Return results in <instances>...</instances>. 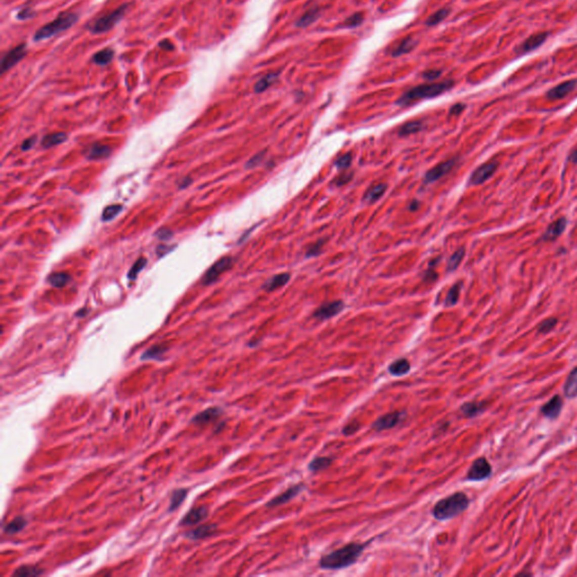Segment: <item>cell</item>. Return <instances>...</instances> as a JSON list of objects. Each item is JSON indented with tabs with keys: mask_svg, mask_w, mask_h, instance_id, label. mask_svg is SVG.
<instances>
[{
	"mask_svg": "<svg viewBox=\"0 0 577 577\" xmlns=\"http://www.w3.org/2000/svg\"><path fill=\"white\" fill-rule=\"evenodd\" d=\"M351 179H352V172H351V174H343V175H341V176H338L337 179L335 180L334 183L336 184L337 186H342V185H344V184H346L347 182L351 181Z\"/></svg>",
	"mask_w": 577,
	"mask_h": 577,
	"instance_id": "obj_51",
	"label": "cell"
},
{
	"mask_svg": "<svg viewBox=\"0 0 577 577\" xmlns=\"http://www.w3.org/2000/svg\"><path fill=\"white\" fill-rule=\"evenodd\" d=\"M36 140H37V137H36V136H33V137H31V138H28V139H26L25 141L23 142L22 150H23V151H26V150L32 149V148L34 147V145L36 144Z\"/></svg>",
	"mask_w": 577,
	"mask_h": 577,
	"instance_id": "obj_50",
	"label": "cell"
},
{
	"mask_svg": "<svg viewBox=\"0 0 577 577\" xmlns=\"http://www.w3.org/2000/svg\"><path fill=\"white\" fill-rule=\"evenodd\" d=\"M567 226V221L565 218H560L556 220L554 224H551L548 229L546 230L544 235V240H555L557 237L560 236L564 233V230Z\"/></svg>",
	"mask_w": 577,
	"mask_h": 577,
	"instance_id": "obj_20",
	"label": "cell"
},
{
	"mask_svg": "<svg viewBox=\"0 0 577 577\" xmlns=\"http://www.w3.org/2000/svg\"><path fill=\"white\" fill-rule=\"evenodd\" d=\"M359 428V426L355 425V424H347L346 426L344 427V434H353L355 431H357Z\"/></svg>",
	"mask_w": 577,
	"mask_h": 577,
	"instance_id": "obj_56",
	"label": "cell"
},
{
	"mask_svg": "<svg viewBox=\"0 0 577 577\" xmlns=\"http://www.w3.org/2000/svg\"><path fill=\"white\" fill-rule=\"evenodd\" d=\"M302 490H303V487L301 485H297V486L291 487V488H289L288 491H285L284 493H282V494L276 496L275 499H273L272 501H270L268 503V506L269 507H274V506L283 505V504H285V503H288L292 499H294V497L297 496Z\"/></svg>",
	"mask_w": 577,
	"mask_h": 577,
	"instance_id": "obj_18",
	"label": "cell"
},
{
	"mask_svg": "<svg viewBox=\"0 0 577 577\" xmlns=\"http://www.w3.org/2000/svg\"><path fill=\"white\" fill-rule=\"evenodd\" d=\"M126 11H127V5H122V6L115 9L114 12L96 19L90 27L91 32L93 34H102L110 31V29H112L118 22L121 21L123 16L125 15Z\"/></svg>",
	"mask_w": 577,
	"mask_h": 577,
	"instance_id": "obj_5",
	"label": "cell"
},
{
	"mask_svg": "<svg viewBox=\"0 0 577 577\" xmlns=\"http://www.w3.org/2000/svg\"><path fill=\"white\" fill-rule=\"evenodd\" d=\"M34 15L32 9L26 8V9H23V11L18 14V18L19 19H27V18H31Z\"/></svg>",
	"mask_w": 577,
	"mask_h": 577,
	"instance_id": "obj_54",
	"label": "cell"
},
{
	"mask_svg": "<svg viewBox=\"0 0 577 577\" xmlns=\"http://www.w3.org/2000/svg\"><path fill=\"white\" fill-rule=\"evenodd\" d=\"M557 325V319L556 318H550V319H546L545 322H542L539 326V333L541 334H547L549 333L550 330H552L555 328V326Z\"/></svg>",
	"mask_w": 577,
	"mask_h": 577,
	"instance_id": "obj_45",
	"label": "cell"
},
{
	"mask_svg": "<svg viewBox=\"0 0 577 577\" xmlns=\"http://www.w3.org/2000/svg\"><path fill=\"white\" fill-rule=\"evenodd\" d=\"M433 268L434 266L431 265V269H428L425 272V275H424V280H425L426 282H433V281H435L437 279V274L434 272Z\"/></svg>",
	"mask_w": 577,
	"mask_h": 577,
	"instance_id": "obj_52",
	"label": "cell"
},
{
	"mask_svg": "<svg viewBox=\"0 0 577 577\" xmlns=\"http://www.w3.org/2000/svg\"><path fill=\"white\" fill-rule=\"evenodd\" d=\"M364 21V16L362 13H355L351 16H348L346 19H345V22L343 23V27H346V28H354V27H359Z\"/></svg>",
	"mask_w": 577,
	"mask_h": 577,
	"instance_id": "obj_42",
	"label": "cell"
},
{
	"mask_svg": "<svg viewBox=\"0 0 577 577\" xmlns=\"http://www.w3.org/2000/svg\"><path fill=\"white\" fill-rule=\"evenodd\" d=\"M565 396L568 398L577 397V367L570 372L564 386Z\"/></svg>",
	"mask_w": 577,
	"mask_h": 577,
	"instance_id": "obj_28",
	"label": "cell"
},
{
	"mask_svg": "<svg viewBox=\"0 0 577 577\" xmlns=\"http://www.w3.org/2000/svg\"><path fill=\"white\" fill-rule=\"evenodd\" d=\"M291 279V276L289 273H281L278 275H274L273 278H271L269 281H266L265 284H264V290L268 291V292H272L274 290H278L280 288L284 287L285 284H287Z\"/></svg>",
	"mask_w": 577,
	"mask_h": 577,
	"instance_id": "obj_21",
	"label": "cell"
},
{
	"mask_svg": "<svg viewBox=\"0 0 577 577\" xmlns=\"http://www.w3.org/2000/svg\"><path fill=\"white\" fill-rule=\"evenodd\" d=\"M492 467L485 458H479L472 463L469 471L467 473V479L472 481L484 480L491 476Z\"/></svg>",
	"mask_w": 577,
	"mask_h": 577,
	"instance_id": "obj_7",
	"label": "cell"
},
{
	"mask_svg": "<svg viewBox=\"0 0 577 577\" xmlns=\"http://www.w3.org/2000/svg\"><path fill=\"white\" fill-rule=\"evenodd\" d=\"M485 408H486L485 403H477V402L467 403V404H463L462 405L461 413L466 417H473V416H477L478 414L484 412Z\"/></svg>",
	"mask_w": 577,
	"mask_h": 577,
	"instance_id": "obj_29",
	"label": "cell"
},
{
	"mask_svg": "<svg viewBox=\"0 0 577 577\" xmlns=\"http://www.w3.org/2000/svg\"><path fill=\"white\" fill-rule=\"evenodd\" d=\"M441 73H442V71H441V70H437V69H430V70L424 71L422 77H423L424 79H425V80L433 81V80H435V79H437L438 77H440Z\"/></svg>",
	"mask_w": 577,
	"mask_h": 577,
	"instance_id": "obj_49",
	"label": "cell"
},
{
	"mask_svg": "<svg viewBox=\"0 0 577 577\" xmlns=\"http://www.w3.org/2000/svg\"><path fill=\"white\" fill-rule=\"evenodd\" d=\"M233 264H234V259L231 257H224L219 259L218 262H215L208 271H206L203 279H202V284L203 285L212 284L215 280H218L220 278L221 274L231 269Z\"/></svg>",
	"mask_w": 577,
	"mask_h": 577,
	"instance_id": "obj_6",
	"label": "cell"
},
{
	"mask_svg": "<svg viewBox=\"0 0 577 577\" xmlns=\"http://www.w3.org/2000/svg\"><path fill=\"white\" fill-rule=\"evenodd\" d=\"M208 516V509L205 506L195 507V509L191 510L182 520V525H194L197 523H201L202 521L206 519Z\"/></svg>",
	"mask_w": 577,
	"mask_h": 577,
	"instance_id": "obj_16",
	"label": "cell"
},
{
	"mask_svg": "<svg viewBox=\"0 0 577 577\" xmlns=\"http://www.w3.org/2000/svg\"><path fill=\"white\" fill-rule=\"evenodd\" d=\"M469 506V499L465 493L458 492L451 496L438 501L433 509V515L440 521H447L461 514Z\"/></svg>",
	"mask_w": 577,
	"mask_h": 577,
	"instance_id": "obj_3",
	"label": "cell"
},
{
	"mask_svg": "<svg viewBox=\"0 0 577 577\" xmlns=\"http://www.w3.org/2000/svg\"><path fill=\"white\" fill-rule=\"evenodd\" d=\"M465 254H466V250L463 248H460L459 250H457L456 253L451 256L450 259H449V262H448V271L449 272H452V271H455L458 269V266L460 265L463 257H465Z\"/></svg>",
	"mask_w": 577,
	"mask_h": 577,
	"instance_id": "obj_41",
	"label": "cell"
},
{
	"mask_svg": "<svg viewBox=\"0 0 577 577\" xmlns=\"http://www.w3.org/2000/svg\"><path fill=\"white\" fill-rule=\"evenodd\" d=\"M333 460L328 457H318L309 463V470L310 471H319L326 469L327 467L332 465Z\"/></svg>",
	"mask_w": 577,
	"mask_h": 577,
	"instance_id": "obj_37",
	"label": "cell"
},
{
	"mask_svg": "<svg viewBox=\"0 0 577 577\" xmlns=\"http://www.w3.org/2000/svg\"><path fill=\"white\" fill-rule=\"evenodd\" d=\"M77 22H78V15L76 13L72 12L62 13L59 15L54 21L39 28L35 33V35H34V41H43V39L56 36L57 34L61 33L63 31H67L68 28L72 27Z\"/></svg>",
	"mask_w": 577,
	"mask_h": 577,
	"instance_id": "obj_4",
	"label": "cell"
},
{
	"mask_svg": "<svg viewBox=\"0 0 577 577\" xmlns=\"http://www.w3.org/2000/svg\"><path fill=\"white\" fill-rule=\"evenodd\" d=\"M113 59H114V51H113V49L111 48H106V49H103L100 52H97L95 56L93 57V61L96 63V65H100V66H106L108 63H111Z\"/></svg>",
	"mask_w": 577,
	"mask_h": 577,
	"instance_id": "obj_33",
	"label": "cell"
},
{
	"mask_svg": "<svg viewBox=\"0 0 577 577\" xmlns=\"http://www.w3.org/2000/svg\"><path fill=\"white\" fill-rule=\"evenodd\" d=\"M221 414H223V409H220L218 407H212L209 409H205V411L201 412L200 414H197L193 420H192V422L197 424V425H204V424H209L218 420V418L221 416Z\"/></svg>",
	"mask_w": 577,
	"mask_h": 577,
	"instance_id": "obj_17",
	"label": "cell"
},
{
	"mask_svg": "<svg viewBox=\"0 0 577 577\" xmlns=\"http://www.w3.org/2000/svg\"><path fill=\"white\" fill-rule=\"evenodd\" d=\"M387 191V185L386 184H378L376 186H372L371 189H370L366 195H364V202H367V203H374V202H377L381 199L383 196V194L386 193Z\"/></svg>",
	"mask_w": 577,
	"mask_h": 577,
	"instance_id": "obj_27",
	"label": "cell"
},
{
	"mask_svg": "<svg viewBox=\"0 0 577 577\" xmlns=\"http://www.w3.org/2000/svg\"><path fill=\"white\" fill-rule=\"evenodd\" d=\"M418 206H420V203H418V202H417V201H413V202H412V203H411V204H409V206H408V209H409V210H411V211H416V210H417V209H418Z\"/></svg>",
	"mask_w": 577,
	"mask_h": 577,
	"instance_id": "obj_58",
	"label": "cell"
},
{
	"mask_svg": "<svg viewBox=\"0 0 577 577\" xmlns=\"http://www.w3.org/2000/svg\"><path fill=\"white\" fill-rule=\"evenodd\" d=\"M576 85H577V80H575V79L565 81L558 86L551 88V90L547 93V97L551 101L561 100V98H564L566 95H568L571 91H574Z\"/></svg>",
	"mask_w": 577,
	"mask_h": 577,
	"instance_id": "obj_14",
	"label": "cell"
},
{
	"mask_svg": "<svg viewBox=\"0 0 577 577\" xmlns=\"http://www.w3.org/2000/svg\"><path fill=\"white\" fill-rule=\"evenodd\" d=\"M450 12L451 11L449 8H442V9H440V11H437L434 14H432L431 16L426 19L425 24L430 27L435 26V25H437V24H440L441 22L445 21L449 15H450Z\"/></svg>",
	"mask_w": 577,
	"mask_h": 577,
	"instance_id": "obj_34",
	"label": "cell"
},
{
	"mask_svg": "<svg viewBox=\"0 0 577 577\" xmlns=\"http://www.w3.org/2000/svg\"><path fill=\"white\" fill-rule=\"evenodd\" d=\"M41 574H43V571L41 569H38L37 567L23 566V567H21V568H18L16 571H15L14 576L25 577V576H36V575H41Z\"/></svg>",
	"mask_w": 577,
	"mask_h": 577,
	"instance_id": "obj_43",
	"label": "cell"
},
{
	"mask_svg": "<svg viewBox=\"0 0 577 577\" xmlns=\"http://www.w3.org/2000/svg\"><path fill=\"white\" fill-rule=\"evenodd\" d=\"M417 43H418V41L414 37L409 36V37L404 38L403 41L398 44V46L394 47L390 51V56L397 58V57L404 56V54H406V53L412 52L414 49L417 47Z\"/></svg>",
	"mask_w": 577,
	"mask_h": 577,
	"instance_id": "obj_19",
	"label": "cell"
},
{
	"mask_svg": "<svg viewBox=\"0 0 577 577\" xmlns=\"http://www.w3.org/2000/svg\"><path fill=\"white\" fill-rule=\"evenodd\" d=\"M26 524H27V521H26L25 517H23V516L15 517L14 520H12L11 522H8V523L5 525L4 532L7 535H15V534H17V532H21L24 527L26 526Z\"/></svg>",
	"mask_w": 577,
	"mask_h": 577,
	"instance_id": "obj_30",
	"label": "cell"
},
{
	"mask_svg": "<svg viewBox=\"0 0 577 577\" xmlns=\"http://www.w3.org/2000/svg\"><path fill=\"white\" fill-rule=\"evenodd\" d=\"M364 548H366V545L363 544H348L324 556L320 559L319 565L323 569L346 568V567L357 563L360 556L363 554Z\"/></svg>",
	"mask_w": 577,
	"mask_h": 577,
	"instance_id": "obj_1",
	"label": "cell"
},
{
	"mask_svg": "<svg viewBox=\"0 0 577 577\" xmlns=\"http://www.w3.org/2000/svg\"><path fill=\"white\" fill-rule=\"evenodd\" d=\"M186 495H187V490H183V488L172 492L171 499H170L169 511H175V510L179 509L182 503L185 501Z\"/></svg>",
	"mask_w": 577,
	"mask_h": 577,
	"instance_id": "obj_36",
	"label": "cell"
},
{
	"mask_svg": "<svg viewBox=\"0 0 577 577\" xmlns=\"http://www.w3.org/2000/svg\"><path fill=\"white\" fill-rule=\"evenodd\" d=\"M465 107H466V106L463 105V104H456V105H453V106L451 107V110H450V115H458V114H460V113H461L463 110H465Z\"/></svg>",
	"mask_w": 577,
	"mask_h": 577,
	"instance_id": "obj_55",
	"label": "cell"
},
{
	"mask_svg": "<svg viewBox=\"0 0 577 577\" xmlns=\"http://www.w3.org/2000/svg\"><path fill=\"white\" fill-rule=\"evenodd\" d=\"M453 86H455V81L453 80L423 83V85H418L408 90L399 98L396 104L399 106H408L418 101L431 100V98L437 97L446 92L450 91Z\"/></svg>",
	"mask_w": 577,
	"mask_h": 577,
	"instance_id": "obj_2",
	"label": "cell"
},
{
	"mask_svg": "<svg viewBox=\"0 0 577 577\" xmlns=\"http://www.w3.org/2000/svg\"><path fill=\"white\" fill-rule=\"evenodd\" d=\"M548 35H549L548 32L534 34V35H531L529 38H526L525 42L521 44L520 49L517 50V52L527 53L530 51L536 50V49H538L539 47H541L542 44L546 42V39L548 38Z\"/></svg>",
	"mask_w": 577,
	"mask_h": 577,
	"instance_id": "obj_13",
	"label": "cell"
},
{
	"mask_svg": "<svg viewBox=\"0 0 577 577\" xmlns=\"http://www.w3.org/2000/svg\"><path fill=\"white\" fill-rule=\"evenodd\" d=\"M569 160L573 161V162H577V150L573 151L569 156Z\"/></svg>",
	"mask_w": 577,
	"mask_h": 577,
	"instance_id": "obj_59",
	"label": "cell"
},
{
	"mask_svg": "<svg viewBox=\"0 0 577 577\" xmlns=\"http://www.w3.org/2000/svg\"><path fill=\"white\" fill-rule=\"evenodd\" d=\"M265 154H266V151L264 150V151L258 152L257 155H255V156H254L253 158H251V159L247 162V164H246V168H254V167L258 166V165L260 164V162H262V161L264 160Z\"/></svg>",
	"mask_w": 577,
	"mask_h": 577,
	"instance_id": "obj_48",
	"label": "cell"
},
{
	"mask_svg": "<svg viewBox=\"0 0 577 577\" xmlns=\"http://www.w3.org/2000/svg\"><path fill=\"white\" fill-rule=\"evenodd\" d=\"M457 162V159H450V160H447V161H443L441 164L436 165L434 168H432L431 170H428L426 174H425V183H434V182L438 181L440 179H442L443 176L447 175L448 172H450L452 170L453 167H455Z\"/></svg>",
	"mask_w": 577,
	"mask_h": 577,
	"instance_id": "obj_11",
	"label": "cell"
},
{
	"mask_svg": "<svg viewBox=\"0 0 577 577\" xmlns=\"http://www.w3.org/2000/svg\"><path fill=\"white\" fill-rule=\"evenodd\" d=\"M70 281H71L70 275L67 274V273H63V272L52 273L48 278V283L52 285V287H54V288L66 287V285L70 282Z\"/></svg>",
	"mask_w": 577,
	"mask_h": 577,
	"instance_id": "obj_32",
	"label": "cell"
},
{
	"mask_svg": "<svg viewBox=\"0 0 577 577\" xmlns=\"http://www.w3.org/2000/svg\"><path fill=\"white\" fill-rule=\"evenodd\" d=\"M156 236H157L158 238H159L160 240H167V239H169L170 237L172 236V233H171L170 230H168V229H160V230L158 231V233L156 234Z\"/></svg>",
	"mask_w": 577,
	"mask_h": 577,
	"instance_id": "obj_53",
	"label": "cell"
},
{
	"mask_svg": "<svg viewBox=\"0 0 577 577\" xmlns=\"http://www.w3.org/2000/svg\"><path fill=\"white\" fill-rule=\"evenodd\" d=\"M325 243H326V240L322 239V240H318L316 244L310 246L308 251H307V257H313V256L319 255L320 251H322L323 246L325 245Z\"/></svg>",
	"mask_w": 577,
	"mask_h": 577,
	"instance_id": "obj_47",
	"label": "cell"
},
{
	"mask_svg": "<svg viewBox=\"0 0 577 577\" xmlns=\"http://www.w3.org/2000/svg\"><path fill=\"white\" fill-rule=\"evenodd\" d=\"M111 154H112V148L111 147H108L106 145L96 144V145H93L90 149H88L87 158L88 159H92V160L104 159V158H107L108 156H111Z\"/></svg>",
	"mask_w": 577,
	"mask_h": 577,
	"instance_id": "obj_23",
	"label": "cell"
},
{
	"mask_svg": "<svg viewBox=\"0 0 577 577\" xmlns=\"http://www.w3.org/2000/svg\"><path fill=\"white\" fill-rule=\"evenodd\" d=\"M423 129V124L422 122H418V121H413V122H408L406 124H404L402 126L401 131H399V135L405 137V136H409V135H414V133H417L420 132Z\"/></svg>",
	"mask_w": 577,
	"mask_h": 577,
	"instance_id": "obj_38",
	"label": "cell"
},
{
	"mask_svg": "<svg viewBox=\"0 0 577 577\" xmlns=\"http://www.w3.org/2000/svg\"><path fill=\"white\" fill-rule=\"evenodd\" d=\"M67 140V135L63 132H56V133H51V135H48L46 136L42 139L41 145L43 148H46V149H50V148L54 147V146H58L60 144H63Z\"/></svg>",
	"mask_w": 577,
	"mask_h": 577,
	"instance_id": "obj_26",
	"label": "cell"
},
{
	"mask_svg": "<svg viewBox=\"0 0 577 577\" xmlns=\"http://www.w3.org/2000/svg\"><path fill=\"white\" fill-rule=\"evenodd\" d=\"M344 309L343 301H333L327 302L316 310L314 314V317L320 320H326L334 317V316L338 315Z\"/></svg>",
	"mask_w": 577,
	"mask_h": 577,
	"instance_id": "obj_12",
	"label": "cell"
},
{
	"mask_svg": "<svg viewBox=\"0 0 577 577\" xmlns=\"http://www.w3.org/2000/svg\"><path fill=\"white\" fill-rule=\"evenodd\" d=\"M462 285L461 283H457L453 285V287L449 291V293L447 295V299H446V305L448 307H452V305H455L458 300H459L460 297V291H461Z\"/></svg>",
	"mask_w": 577,
	"mask_h": 577,
	"instance_id": "obj_39",
	"label": "cell"
},
{
	"mask_svg": "<svg viewBox=\"0 0 577 577\" xmlns=\"http://www.w3.org/2000/svg\"><path fill=\"white\" fill-rule=\"evenodd\" d=\"M123 210V205L121 204H112V205H108L103 211V214H102V220L103 221H111L115 218L117 214H120V212Z\"/></svg>",
	"mask_w": 577,
	"mask_h": 577,
	"instance_id": "obj_40",
	"label": "cell"
},
{
	"mask_svg": "<svg viewBox=\"0 0 577 577\" xmlns=\"http://www.w3.org/2000/svg\"><path fill=\"white\" fill-rule=\"evenodd\" d=\"M26 56V46L19 44L18 47L14 48L13 50L5 54L2 60V72H6L14 66H16L19 61H22Z\"/></svg>",
	"mask_w": 577,
	"mask_h": 577,
	"instance_id": "obj_8",
	"label": "cell"
},
{
	"mask_svg": "<svg viewBox=\"0 0 577 577\" xmlns=\"http://www.w3.org/2000/svg\"><path fill=\"white\" fill-rule=\"evenodd\" d=\"M280 77V72H272V73H268V75H265L264 77H262L259 79V80L255 83V87H254V91L255 93H263L265 92L268 88H270L271 86L278 81V79Z\"/></svg>",
	"mask_w": 577,
	"mask_h": 577,
	"instance_id": "obj_25",
	"label": "cell"
},
{
	"mask_svg": "<svg viewBox=\"0 0 577 577\" xmlns=\"http://www.w3.org/2000/svg\"><path fill=\"white\" fill-rule=\"evenodd\" d=\"M167 351V347L162 346V345H156V346H152L150 348H148L147 351L142 354L141 359L142 360H161L162 355H164Z\"/></svg>",
	"mask_w": 577,
	"mask_h": 577,
	"instance_id": "obj_35",
	"label": "cell"
},
{
	"mask_svg": "<svg viewBox=\"0 0 577 577\" xmlns=\"http://www.w3.org/2000/svg\"><path fill=\"white\" fill-rule=\"evenodd\" d=\"M319 16H320V9L318 7L309 8L308 11L305 12L302 16L298 19V22L295 23V26L301 27V28L308 27L309 25H312V24H314L315 22H317Z\"/></svg>",
	"mask_w": 577,
	"mask_h": 577,
	"instance_id": "obj_22",
	"label": "cell"
},
{
	"mask_svg": "<svg viewBox=\"0 0 577 577\" xmlns=\"http://www.w3.org/2000/svg\"><path fill=\"white\" fill-rule=\"evenodd\" d=\"M389 373L392 374L394 377H403L409 372L411 370V363L408 362L406 359H398L396 361L392 362L388 368Z\"/></svg>",
	"mask_w": 577,
	"mask_h": 577,
	"instance_id": "obj_24",
	"label": "cell"
},
{
	"mask_svg": "<svg viewBox=\"0 0 577 577\" xmlns=\"http://www.w3.org/2000/svg\"><path fill=\"white\" fill-rule=\"evenodd\" d=\"M563 405H564L563 398L560 396H555L554 398H551L548 403H546L545 406L542 407L541 409L542 415L551 418V420H555V418L558 417L561 409H563Z\"/></svg>",
	"mask_w": 577,
	"mask_h": 577,
	"instance_id": "obj_15",
	"label": "cell"
},
{
	"mask_svg": "<svg viewBox=\"0 0 577 577\" xmlns=\"http://www.w3.org/2000/svg\"><path fill=\"white\" fill-rule=\"evenodd\" d=\"M146 264H147V259L144 257H140L135 264H133L132 269L130 270V272H129V275H127V278H129L130 280H135L137 278V275L145 269Z\"/></svg>",
	"mask_w": 577,
	"mask_h": 577,
	"instance_id": "obj_44",
	"label": "cell"
},
{
	"mask_svg": "<svg viewBox=\"0 0 577 577\" xmlns=\"http://www.w3.org/2000/svg\"><path fill=\"white\" fill-rule=\"evenodd\" d=\"M351 164H352V155L348 152V154L339 157L335 165H336L338 169H347L348 167L351 166Z\"/></svg>",
	"mask_w": 577,
	"mask_h": 577,
	"instance_id": "obj_46",
	"label": "cell"
},
{
	"mask_svg": "<svg viewBox=\"0 0 577 577\" xmlns=\"http://www.w3.org/2000/svg\"><path fill=\"white\" fill-rule=\"evenodd\" d=\"M404 416H405V413H402V412L388 413V414H386V415L379 417L378 420L374 422L373 428L378 432L389 430V428H392L394 426H397L404 418Z\"/></svg>",
	"mask_w": 577,
	"mask_h": 577,
	"instance_id": "obj_10",
	"label": "cell"
},
{
	"mask_svg": "<svg viewBox=\"0 0 577 577\" xmlns=\"http://www.w3.org/2000/svg\"><path fill=\"white\" fill-rule=\"evenodd\" d=\"M214 530H215V525H201L199 527H196V529L192 530L191 532H189V534H187V537H189V538L192 540L204 539V538H206V537H210L211 535H213Z\"/></svg>",
	"mask_w": 577,
	"mask_h": 577,
	"instance_id": "obj_31",
	"label": "cell"
},
{
	"mask_svg": "<svg viewBox=\"0 0 577 577\" xmlns=\"http://www.w3.org/2000/svg\"><path fill=\"white\" fill-rule=\"evenodd\" d=\"M159 46H160V48H162V49H166V50H171V49H172V44L169 43L168 41H167V39H165V41L160 42Z\"/></svg>",
	"mask_w": 577,
	"mask_h": 577,
	"instance_id": "obj_57",
	"label": "cell"
},
{
	"mask_svg": "<svg viewBox=\"0 0 577 577\" xmlns=\"http://www.w3.org/2000/svg\"><path fill=\"white\" fill-rule=\"evenodd\" d=\"M497 165L499 164H497L496 161H491V162H486V164L481 165L480 167H478V168L472 172V175L469 180V184L480 185L482 183H485V182L487 180H490L493 174L496 171Z\"/></svg>",
	"mask_w": 577,
	"mask_h": 577,
	"instance_id": "obj_9",
	"label": "cell"
}]
</instances>
